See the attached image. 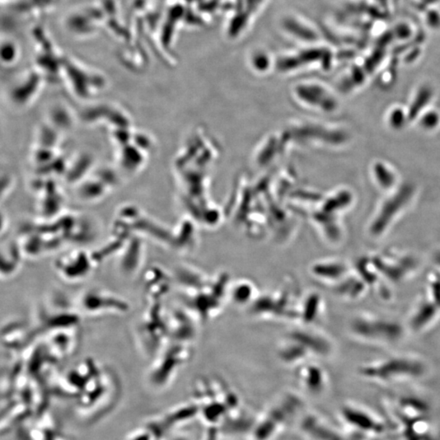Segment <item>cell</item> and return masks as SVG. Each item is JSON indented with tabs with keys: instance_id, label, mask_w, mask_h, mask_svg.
I'll return each mask as SVG.
<instances>
[{
	"instance_id": "2",
	"label": "cell",
	"mask_w": 440,
	"mask_h": 440,
	"mask_svg": "<svg viewBox=\"0 0 440 440\" xmlns=\"http://www.w3.org/2000/svg\"><path fill=\"white\" fill-rule=\"evenodd\" d=\"M345 268V264L340 261H321L313 264L311 271L322 282L335 285L343 277Z\"/></svg>"
},
{
	"instance_id": "3",
	"label": "cell",
	"mask_w": 440,
	"mask_h": 440,
	"mask_svg": "<svg viewBox=\"0 0 440 440\" xmlns=\"http://www.w3.org/2000/svg\"><path fill=\"white\" fill-rule=\"evenodd\" d=\"M301 381L309 391L321 392L325 386V374L320 368L310 365L303 369Z\"/></svg>"
},
{
	"instance_id": "6",
	"label": "cell",
	"mask_w": 440,
	"mask_h": 440,
	"mask_svg": "<svg viewBox=\"0 0 440 440\" xmlns=\"http://www.w3.org/2000/svg\"><path fill=\"white\" fill-rule=\"evenodd\" d=\"M321 306V301L320 297L317 294H312L303 302L301 311L299 312V317L302 318L306 324H312L319 316Z\"/></svg>"
},
{
	"instance_id": "10",
	"label": "cell",
	"mask_w": 440,
	"mask_h": 440,
	"mask_svg": "<svg viewBox=\"0 0 440 440\" xmlns=\"http://www.w3.org/2000/svg\"><path fill=\"white\" fill-rule=\"evenodd\" d=\"M253 287L251 283L241 282L235 285L232 290L233 301L237 303L244 304L251 301Z\"/></svg>"
},
{
	"instance_id": "5",
	"label": "cell",
	"mask_w": 440,
	"mask_h": 440,
	"mask_svg": "<svg viewBox=\"0 0 440 440\" xmlns=\"http://www.w3.org/2000/svg\"><path fill=\"white\" fill-rule=\"evenodd\" d=\"M374 177L379 186L385 190H390L395 188L397 182V177L394 171L387 164L382 162H378L373 167Z\"/></svg>"
},
{
	"instance_id": "1",
	"label": "cell",
	"mask_w": 440,
	"mask_h": 440,
	"mask_svg": "<svg viewBox=\"0 0 440 440\" xmlns=\"http://www.w3.org/2000/svg\"><path fill=\"white\" fill-rule=\"evenodd\" d=\"M414 188L411 185H404L388 198L382 205L376 222H374L373 230L380 232L391 223L396 214L401 212L409 203L413 196Z\"/></svg>"
},
{
	"instance_id": "9",
	"label": "cell",
	"mask_w": 440,
	"mask_h": 440,
	"mask_svg": "<svg viewBox=\"0 0 440 440\" xmlns=\"http://www.w3.org/2000/svg\"><path fill=\"white\" fill-rule=\"evenodd\" d=\"M418 119L421 128L427 132H433L440 126V113L435 110L424 111Z\"/></svg>"
},
{
	"instance_id": "7",
	"label": "cell",
	"mask_w": 440,
	"mask_h": 440,
	"mask_svg": "<svg viewBox=\"0 0 440 440\" xmlns=\"http://www.w3.org/2000/svg\"><path fill=\"white\" fill-rule=\"evenodd\" d=\"M409 121L408 111L403 108L396 106L393 108L388 115V125L394 130H400L405 128Z\"/></svg>"
},
{
	"instance_id": "8",
	"label": "cell",
	"mask_w": 440,
	"mask_h": 440,
	"mask_svg": "<svg viewBox=\"0 0 440 440\" xmlns=\"http://www.w3.org/2000/svg\"><path fill=\"white\" fill-rule=\"evenodd\" d=\"M199 409L196 406L185 407V408L178 409L172 413L168 414L165 418L167 425H176L182 421L193 418V416L198 413Z\"/></svg>"
},
{
	"instance_id": "12",
	"label": "cell",
	"mask_w": 440,
	"mask_h": 440,
	"mask_svg": "<svg viewBox=\"0 0 440 440\" xmlns=\"http://www.w3.org/2000/svg\"><path fill=\"white\" fill-rule=\"evenodd\" d=\"M153 440H159V437H155V439H154Z\"/></svg>"
},
{
	"instance_id": "4",
	"label": "cell",
	"mask_w": 440,
	"mask_h": 440,
	"mask_svg": "<svg viewBox=\"0 0 440 440\" xmlns=\"http://www.w3.org/2000/svg\"><path fill=\"white\" fill-rule=\"evenodd\" d=\"M434 92L429 87H423L416 93L408 110L409 121L418 119L432 100Z\"/></svg>"
},
{
	"instance_id": "11",
	"label": "cell",
	"mask_w": 440,
	"mask_h": 440,
	"mask_svg": "<svg viewBox=\"0 0 440 440\" xmlns=\"http://www.w3.org/2000/svg\"><path fill=\"white\" fill-rule=\"evenodd\" d=\"M155 435L153 434L152 430L149 428H145L137 430L132 435H130L128 440H153Z\"/></svg>"
}]
</instances>
